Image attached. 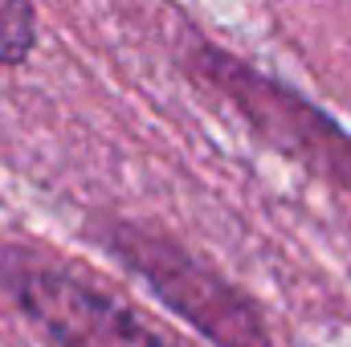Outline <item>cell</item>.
<instances>
[{
  "mask_svg": "<svg viewBox=\"0 0 351 347\" xmlns=\"http://www.w3.org/2000/svg\"><path fill=\"white\" fill-rule=\"evenodd\" d=\"M4 278L16 307L53 347H180L135 307L70 270L16 261L4 270Z\"/></svg>",
  "mask_w": 351,
  "mask_h": 347,
  "instance_id": "3",
  "label": "cell"
},
{
  "mask_svg": "<svg viewBox=\"0 0 351 347\" xmlns=\"http://www.w3.org/2000/svg\"><path fill=\"white\" fill-rule=\"evenodd\" d=\"M37 45V8L0 0V66H21Z\"/></svg>",
  "mask_w": 351,
  "mask_h": 347,
  "instance_id": "4",
  "label": "cell"
},
{
  "mask_svg": "<svg viewBox=\"0 0 351 347\" xmlns=\"http://www.w3.org/2000/svg\"><path fill=\"white\" fill-rule=\"evenodd\" d=\"M102 246L127 270H135L156 290V298L184 323H192L196 335L213 347H274L258 302L168 233L143 229L135 221H114L110 229H102Z\"/></svg>",
  "mask_w": 351,
  "mask_h": 347,
  "instance_id": "2",
  "label": "cell"
},
{
  "mask_svg": "<svg viewBox=\"0 0 351 347\" xmlns=\"http://www.w3.org/2000/svg\"><path fill=\"white\" fill-rule=\"evenodd\" d=\"M188 74L225 94L262 143L351 196V135L298 90H286L269 74L245 66L237 53L217 49L208 41H196V49L188 53Z\"/></svg>",
  "mask_w": 351,
  "mask_h": 347,
  "instance_id": "1",
  "label": "cell"
}]
</instances>
